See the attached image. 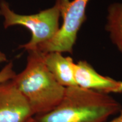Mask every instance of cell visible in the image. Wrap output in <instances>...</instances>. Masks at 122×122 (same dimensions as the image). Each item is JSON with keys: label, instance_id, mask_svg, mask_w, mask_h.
Instances as JSON below:
<instances>
[{"label": "cell", "instance_id": "1", "mask_svg": "<svg viewBox=\"0 0 122 122\" xmlns=\"http://www.w3.org/2000/svg\"><path fill=\"white\" fill-rule=\"evenodd\" d=\"M109 94L77 86L66 88L63 99L54 109L32 117V122H105L122 109Z\"/></svg>", "mask_w": 122, "mask_h": 122}, {"label": "cell", "instance_id": "2", "mask_svg": "<svg viewBox=\"0 0 122 122\" xmlns=\"http://www.w3.org/2000/svg\"><path fill=\"white\" fill-rule=\"evenodd\" d=\"M28 53L25 68L11 80L35 115L48 112L57 106L63 98L66 88L49 71L42 53L37 50Z\"/></svg>", "mask_w": 122, "mask_h": 122}, {"label": "cell", "instance_id": "3", "mask_svg": "<svg viewBox=\"0 0 122 122\" xmlns=\"http://www.w3.org/2000/svg\"><path fill=\"white\" fill-rule=\"evenodd\" d=\"M0 15L4 19L5 28L21 25L31 32V39L27 43L20 45L28 51L36 50L40 44L51 40L60 28L59 20L62 17V9L59 0L53 7L32 15H20L10 9L5 0L0 1Z\"/></svg>", "mask_w": 122, "mask_h": 122}, {"label": "cell", "instance_id": "4", "mask_svg": "<svg viewBox=\"0 0 122 122\" xmlns=\"http://www.w3.org/2000/svg\"><path fill=\"white\" fill-rule=\"evenodd\" d=\"M62 9V25L52 39L40 44L36 50L41 53L57 51L72 54L77 33L86 19L89 0H59Z\"/></svg>", "mask_w": 122, "mask_h": 122}, {"label": "cell", "instance_id": "5", "mask_svg": "<svg viewBox=\"0 0 122 122\" xmlns=\"http://www.w3.org/2000/svg\"><path fill=\"white\" fill-rule=\"evenodd\" d=\"M33 116L28 102L11 80L0 83V122H28Z\"/></svg>", "mask_w": 122, "mask_h": 122}, {"label": "cell", "instance_id": "6", "mask_svg": "<svg viewBox=\"0 0 122 122\" xmlns=\"http://www.w3.org/2000/svg\"><path fill=\"white\" fill-rule=\"evenodd\" d=\"M74 78L76 85L83 89L101 93H122V81L98 74L86 61L74 64Z\"/></svg>", "mask_w": 122, "mask_h": 122}, {"label": "cell", "instance_id": "7", "mask_svg": "<svg viewBox=\"0 0 122 122\" xmlns=\"http://www.w3.org/2000/svg\"><path fill=\"white\" fill-rule=\"evenodd\" d=\"M42 54L46 66L61 85L65 88L77 86L74 78V62L71 57H64L57 51Z\"/></svg>", "mask_w": 122, "mask_h": 122}, {"label": "cell", "instance_id": "8", "mask_svg": "<svg viewBox=\"0 0 122 122\" xmlns=\"http://www.w3.org/2000/svg\"><path fill=\"white\" fill-rule=\"evenodd\" d=\"M106 30L112 43L122 53V4L113 3L108 8Z\"/></svg>", "mask_w": 122, "mask_h": 122}, {"label": "cell", "instance_id": "9", "mask_svg": "<svg viewBox=\"0 0 122 122\" xmlns=\"http://www.w3.org/2000/svg\"><path fill=\"white\" fill-rule=\"evenodd\" d=\"M15 75L16 73L14 71L13 62H9L0 71V83L12 80Z\"/></svg>", "mask_w": 122, "mask_h": 122}, {"label": "cell", "instance_id": "10", "mask_svg": "<svg viewBox=\"0 0 122 122\" xmlns=\"http://www.w3.org/2000/svg\"><path fill=\"white\" fill-rule=\"evenodd\" d=\"M119 112V115L118 117H116V118L113 119L112 120H111L110 122H122V108ZM105 122H107L106 121Z\"/></svg>", "mask_w": 122, "mask_h": 122}, {"label": "cell", "instance_id": "11", "mask_svg": "<svg viewBox=\"0 0 122 122\" xmlns=\"http://www.w3.org/2000/svg\"><path fill=\"white\" fill-rule=\"evenodd\" d=\"M7 61V58L6 55L3 53L2 51H0V63L6 62Z\"/></svg>", "mask_w": 122, "mask_h": 122}, {"label": "cell", "instance_id": "12", "mask_svg": "<svg viewBox=\"0 0 122 122\" xmlns=\"http://www.w3.org/2000/svg\"><path fill=\"white\" fill-rule=\"evenodd\" d=\"M28 122H32V118L30 119V120H29V121H28Z\"/></svg>", "mask_w": 122, "mask_h": 122}]
</instances>
